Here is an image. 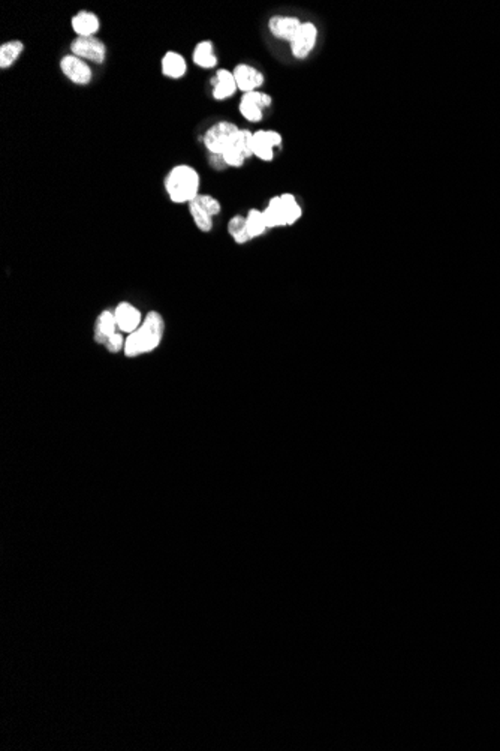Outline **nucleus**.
<instances>
[{
  "label": "nucleus",
  "instance_id": "nucleus-1",
  "mask_svg": "<svg viewBox=\"0 0 500 751\" xmlns=\"http://www.w3.org/2000/svg\"><path fill=\"white\" fill-rule=\"evenodd\" d=\"M164 333L165 321L162 315L156 311L149 312L142 324L126 337L125 354L127 357H136V355L156 350L160 341H162Z\"/></svg>",
  "mask_w": 500,
  "mask_h": 751
},
{
  "label": "nucleus",
  "instance_id": "nucleus-2",
  "mask_svg": "<svg viewBox=\"0 0 500 751\" xmlns=\"http://www.w3.org/2000/svg\"><path fill=\"white\" fill-rule=\"evenodd\" d=\"M165 191L169 200L177 204H189L199 195L201 177L195 168L188 164L175 165L166 174Z\"/></svg>",
  "mask_w": 500,
  "mask_h": 751
},
{
  "label": "nucleus",
  "instance_id": "nucleus-3",
  "mask_svg": "<svg viewBox=\"0 0 500 751\" xmlns=\"http://www.w3.org/2000/svg\"><path fill=\"white\" fill-rule=\"evenodd\" d=\"M238 131L240 129L236 123L222 120V122H216L207 129L203 141L212 155L222 156L236 141Z\"/></svg>",
  "mask_w": 500,
  "mask_h": 751
},
{
  "label": "nucleus",
  "instance_id": "nucleus-4",
  "mask_svg": "<svg viewBox=\"0 0 500 751\" xmlns=\"http://www.w3.org/2000/svg\"><path fill=\"white\" fill-rule=\"evenodd\" d=\"M273 104V98L270 95L264 93L261 91H253L243 93L238 104L240 115L243 116L247 122L258 123L261 122L264 117V110L268 108Z\"/></svg>",
  "mask_w": 500,
  "mask_h": 751
},
{
  "label": "nucleus",
  "instance_id": "nucleus-5",
  "mask_svg": "<svg viewBox=\"0 0 500 751\" xmlns=\"http://www.w3.org/2000/svg\"><path fill=\"white\" fill-rule=\"evenodd\" d=\"M71 53L86 62L102 64L107 59V45L98 36L75 38L71 44Z\"/></svg>",
  "mask_w": 500,
  "mask_h": 751
},
{
  "label": "nucleus",
  "instance_id": "nucleus-6",
  "mask_svg": "<svg viewBox=\"0 0 500 751\" xmlns=\"http://www.w3.org/2000/svg\"><path fill=\"white\" fill-rule=\"evenodd\" d=\"M60 69L63 75L66 77L71 83L77 86H87L90 84L93 78V71L88 67V63L83 59L77 58L72 53L63 56L60 60Z\"/></svg>",
  "mask_w": 500,
  "mask_h": 751
},
{
  "label": "nucleus",
  "instance_id": "nucleus-7",
  "mask_svg": "<svg viewBox=\"0 0 500 751\" xmlns=\"http://www.w3.org/2000/svg\"><path fill=\"white\" fill-rule=\"evenodd\" d=\"M316 41H318V27L314 26L312 21L301 23V26L300 29H298L295 36L292 38V41L289 43V45H291L292 56L295 59H300V60L309 58V54L313 51L314 45H316Z\"/></svg>",
  "mask_w": 500,
  "mask_h": 751
},
{
  "label": "nucleus",
  "instance_id": "nucleus-8",
  "mask_svg": "<svg viewBox=\"0 0 500 751\" xmlns=\"http://www.w3.org/2000/svg\"><path fill=\"white\" fill-rule=\"evenodd\" d=\"M282 144V135L271 129H261L253 132V156L265 163L274 159V149Z\"/></svg>",
  "mask_w": 500,
  "mask_h": 751
},
{
  "label": "nucleus",
  "instance_id": "nucleus-9",
  "mask_svg": "<svg viewBox=\"0 0 500 751\" xmlns=\"http://www.w3.org/2000/svg\"><path fill=\"white\" fill-rule=\"evenodd\" d=\"M232 72H234V77H236L238 91H241L243 93L253 92L264 84L262 72L258 71L255 67H250V64L247 63L237 64Z\"/></svg>",
  "mask_w": 500,
  "mask_h": 751
},
{
  "label": "nucleus",
  "instance_id": "nucleus-10",
  "mask_svg": "<svg viewBox=\"0 0 500 751\" xmlns=\"http://www.w3.org/2000/svg\"><path fill=\"white\" fill-rule=\"evenodd\" d=\"M301 23L303 21H300V19L291 17V15H274L268 21V29L273 36L282 39V41L291 43Z\"/></svg>",
  "mask_w": 500,
  "mask_h": 751
},
{
  "label": "nucleus",
  "instance_id": "nucleus-11",
  "mask_svg": "<svg viewBox=\"0 0 500 751\" xmlns=\"http://www.w3.org/2000/svg\"><path fill=\"white\" fill-rule=\"evenodd\" d=\"M114 315H116V321H117L120 332H125L129 335L134 333L144 321L141 317V312L127 302L118 303L117 308L114 309Z\"/></svg>",
  "mask_w": 500,
  "mask_h": 751
},
{
  "label": "nucleus",
  "instance_id": "nucleus-12",
  "mask_svg": "<svg viewBox=\"0 0 500 751\" xmlns=\"http://www.w3.org/2000/svg\"><path fill=\"white\" fill-rule=\"evenodd\" d=\"M212 84L213 98L216 101L229 99L238 91L236 77H234V72L229 69H217L214 78L212 80Z\"/></svg>",
  "mask_w": 500,
  "mask_h": 751
},
{
  "label": "nucleus",
  "instance_id": "nucleus-13",
  "mask_svg": "<svg viewBox=\"0 0 500 751\" xmlns=\"http://www.w3.org/2000/svg\"><path fill=\"white\" fill-rule=\"evenodd\" d=\"M71 26L77 34V38H90L98 34L101 23L96 14L90 11H79L72 17Z\"/></svg>",
  "mask_w": 500,
  "mask_h": 751
},
{
  "label": "nucleus",
  "instance_id": "nucleus-14",
  "mask_svg": "<svg viewBox=\"0 0 500 751\" xmlns=\"http://www.w3.org/2000/svg\"><path fill=\"white\" fill-rule=\"evenodd\" d=\"M160 68H162V74L165 77L173 78V80H179V78L184 77V74H186L188 62L180 53L168 51L162 58Z\"/></svg>",
  "mask_w": 500,
  "mask_h": 751
},
{
  "label": "nucleus",
  "instance_id": "nucleus-15",
  "mask_svg": "<svg viewBox=\"0 0 500 751\" xmlns=\"http://www.w3.org/2000/svg\"><path fill=\"white\" fill-rule=\"evenodd\" d=\"M262 212H264L265 222H267L268 228L286 227V225H288L285 206H284V201H282L280 195L279 197H273L268 201L267 207H265V210H262Z\"/></svg>",
  "mask_w": 500,
  "mask_h": 751
},
{
  "label": "nucleus",
  "instance_id": "nucleus-16",
  "mask_svg": "<svg viewBox=\"0 0 500 751\" xmlns=\"http://www.w3.org/2000/svg\"><path fill=\"white\" fill-rule=\"evenodd\" d=\"M117 321L116 315L111 311H103L96 320L95 326V341L98 344H105L114 333H117Z\"/></svg>",
  "mask_w": 500,
  "mask_h": 751
},
{
  "label": "nucleus",
  "instance_id": "nucleus-17",
  "mask_svg": "<svg viewBox=\"0 0 500 751\" xmlns=\"http://www.w3.org/2000/svg\"><path fill=\"white\" fill-rule=\"evenodd\" d=\"M193 63L197 64V67L203 68V69H212L214 68L217 64V58L214 54V47H213V43L212 41H201L195 45V50H193Z\"/></svg>",
  "mask_w": 500,
  "mask_h": 751
},
{
  "label": "nucleus",
  "instance_id": "nucleus-18",
  "mask_svg": "<svg viewBox=\"0 0 500 751\" xmlns=\"http://www.w3.org/2000/svg\"><path fill=\"white\" fill-rule=\"evenodd\" d=\"M23 51H24V44L18 41V39L3 43L2 45H0V68L2 69L11 68L12 64L18 60Z\"/></svg>",
  "mask_w": 500,
  "mask_h": 751
},
{
  "label": "nucleus",
  "instance_id": "nucleus-19",
  "mask_svg": "<svg viewBox=\"0 0 500 751\" xmlns=\"http://www.w3.org/2000/svg\"><path fill=\"white\" fill-rule=\"evenodd\" d=\"M246 225H247V233L250 236V240L262 236V234L268 228L267 222H265L264 212H261V210L258 208L249 210V213L246 216Z\"/></svg>",
  "mask_w": 500,
  "mask_h": 751
},
{
  "label": "nucleus",
  "instance_id": "nucleus-20",
  "mask_svg": "<svg viewBox=\"0 0 500 751\" xmlns=\"http://www.w3.org/2000/svg\"><path fill=\"white\" fill-rule=\"evenodd\" d=\"M228 233H229V236L234 239V241H236V243H238V245L247 243V241L250 240V236L247 233L246 216L237 215V216L231 217V221L228 224Z\"/></svg>",
  "mask_w": 500,
  "mask_h": 751
},
{
  "label": "nucleus",
  "instance_id": "nucleus-21",
  "mask_svg": "<svg viewBox=\"0 0 500 751\" xmlns=\"http://www.w3.org/2000/svg\"><path fill=\"white\" fill-rule=\"evenodd\" d=\"M236 152H238L241 156L246 159H250L253 156V132L249 129H240L237 134V139L231 146Z\"/></svg>",
  "mask_w": 500,
  "mask_h": 751
},
{
  "label": "nucleus",
  "instance_id": "nucleus-22",
  "mask_svg": "<svg viewBox=\"0 0 500 751\" xmlns=\"http://www.w3.org/2000/svg\"><path fill=\"white\" fill-rule=\"evenodd\" d=\"M189 212H190V215L193 217V222H195L198 230H201L203 233L212 231V228H213V216H210L203 207L195 203V201H190V203H189Z\"/></svg>",
  "mask_w": 500,
  "mask_h": 751
},
{
  "label": "nucleus",
  "instance_id": "nucleus-23",
  "mask_svg": "<svg viewBox=\"0 0 500 751\" xmlns=\"http://www.w3.org/2000/svg\"><path fill=\"white\" fill-rule=\"evenodd\" d=\"M280 198H282V201H284V206H285V212H286V217H288V225L295 224L298 219H300L301 215H303L301 206H300V203H298L297 197L292 195V193H282Z\"/></svg>",
  "mask_w": 500,
  "mask_h": 751
},
{
  "label": "nucleus",
  "instance_id": "nucleus-24",
  "mask_svg": "<svg viewBox=\"0 0 500 751\" xmlns=\"http://www.w3.org/2000/svg\"><path fill=\"white\" fill-rule=\"evenodd\" d=\"M198 206L203 207L205 212L210 215V216H217L221 213L222 210V206L219 203V200H216L214 197L212 195H207V193H199V195L193 200Z\"/></svg>",
  "mask_w": 500,
  "mask_h": 751
},
{
  "label": "nucleus",
  "instance_id": "nucleus-25",
  "mask_svg": "<svg viewBox=\"0 0 500 751\" xmlns=\"http://www.w3.org/2000/svg\"><path fill=\"white\" fill-rule=\"evenodd\" d=\"M125 344H126V339L122 336V333H114L111 337H108V341L105 342V348H107L110 353H118L122 348H125Z\"/></svg>",
  "mask_w": 500,
  "mask_h": 751
}]
</instances>
